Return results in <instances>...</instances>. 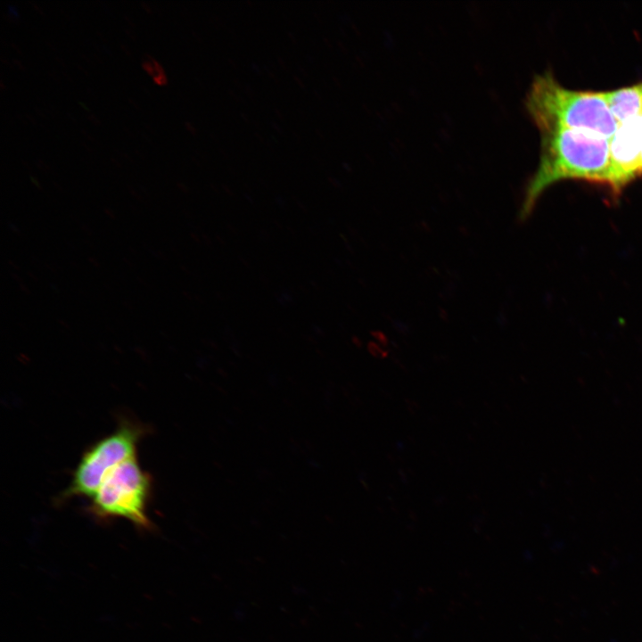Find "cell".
<instances>
[{
	"label": "cell",
	"instance_id": "6da1fadb",
	"mask_svg": "<svg viewBox=\"0 0 642 642\" xmlns=\"http://www.w3.org/2000/svg\"><path fill=\"white\" fill-rule=\"evenodd\" d=\"M539 133V162L526 185L521 218H527L541 193L560 180L582 179L610 185L609 138L566 128Z\"/></svg>",
	"mask_w": 642,
	"mask_h": 642
},
{
	"label": "cell",
	"instance_id": "7a4b0ae2",
	"mask_svg": "<svg viewBox=\"0 0 642 642\" xmlns=\"http://www.w3.org/2000/svg\"><path fill=\"white\" fill-rule=\"evenodd\" d=\"M524 104L539 131L566 128L610 138L620 126L602 92L567 89L550 71L535 76Z\"/></svg>",
	"mask_w": 642,
	"mask_h": 642
},
{
	"label": "cell",
	"instance_id": "3957f363",
	"mask_svg": "<svg viewBox=\"0 0 642 642\" xmlns=\"http://www.w3.org/2000/svg\"><path fill=\"white\" fill-rule=\"evenodd\" d=\"M152 479L140 466L136 457L111 471L92 497L89 511L105 520L121 517L137 528L150 529L147 515Z\"/></svg>",
	"mask_w": 642,
	"mask_h": 642
},
{
	"label": "cell",
	"instance_id": "277c9868",
	"mask_svg": "<svg viewBox=\"0 0 642 642\" xmlns=\"http://www.w3.org/2000/svg\"><path fill=\"white\" fill-rule=\"evenodd\" d=\"M142 426L122 421L114 432L92 444L81 456L63 498L93 497L107 474L136 456Z\"/></svg>",
	"mask_w": 642,
	"mask_h": 642
},
{
	"label": "cell",
	"instance_id": "5b68a950",
	"mask_svg": "<svg viewBox=\"0 0 642 642\" xmlns=\"http://www.w3.org/2000/svg\"><path fill=\"white\" fill-rule=\"evenodd\" d=\"M610 185L618 193L642 175V118L620 124L609 138Z\"/></svg>",
	"mask_w": 642,
	"mask_h": 642
},
{
	"label": "cell",
	"instance_id": "8992f818",
	"mask_svg": "<svg viewBox=\"0 0 642 642\" xmlns=\"http://www.w3.org/2000/svg\"><path fill=\"white\" fill-rule=\"evenodd\" d=\"M602 94L619 124L642 118V82Z\"/></svg>",
	"mask_w": 642,
	"mask_h": 642
}]
</instances>
